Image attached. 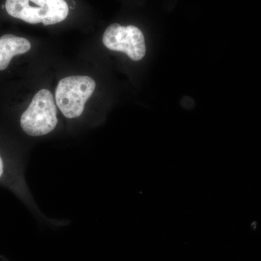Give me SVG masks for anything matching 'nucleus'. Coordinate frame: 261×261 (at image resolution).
I'll use <instances>...</instances> for the list:
<instances>
[{"label": "nucleus", "mask_w": 261, "mask_h": 261, "mask_svg": "<svg viewBox=\"0 0 261 261\" xmlns=\"http://www.w3.org/2000/svg\"><path fill=\"white\" fill-rule=\"evenodd\" d=\"M57 108L53 94L47 89L39 91L20 118L22 129L31 137L50 133L58 124Z\"/></svg>", "instance_id": "2"}, {"label": "nucleus", "mask_w": 261, "mask_h": 261, "mask_svg": "<svg viewBox=\"0 0 261 261\" xmlns=\"http://www.w3.org/2000/svg\"><path fill=\"white\" fill-rule=\"evenodd\" d=\"M3 173H4V163H3V159L0 155V178L3 176Z\"/></svg>", "instance_id": "6"}, {"label": "nucleus", "mask_w": 261, "mask_h": 261, "mask_svg": "<svg viewBox=\"0 0 261 261\" xmlns=\"http://www.w3.org/2000/svg\"><path fill=\"white\" fill-rule=\"evenodd\" d=\"M96 83L87 75H71L60 81L56 88L58 107L68 118L82 116L84 106L93 94Z\"/></svg>", "instance_id": "3"}, {"label": "nucleus", "mask_w": 261, "mask_h": 261, "mask_svg": "<svg viewBox=\"0 0 261 261\" xmlns=\"http://www.w3.org/2000/svg\"><path fill=\"white\" fill-rule=\"evenodd\" d=\"M5 6L13 18L45 25L61 23L69 13L65 0H6Z\"/></svg>", "instance_id": "1"}, {"label": "nucleus", "mask_w": 261, "mask_h": 261, "mask_svg": "<svg viewBox=\"0 0 261 261\" xmlns=\"http://www.w3.org/2000/svg\"><path fill=\"white\" fill-rule=\"evenodd\" d=\"M31 43L25 38L13 34H5L0 37V70L8 68L13 57L23 55L30 50Z\"/></svg>", "instance_id": "5"}, {"label": "nucleus", "mask_w": 261, "mask_h": 261, "mask_svg": "<svg viewBox=\"0 0 261 261\" xmlns=\"http://www.w3.org/2000/svg\"><path fill=\"white\" fill-rule=\"evenodd\" d=\"M102 42L108 49L125 53L135 61H140L145 56V37L135 25L112 24L103 34Z\"/></svg>", "instance_id": "4"}]
</instances>
